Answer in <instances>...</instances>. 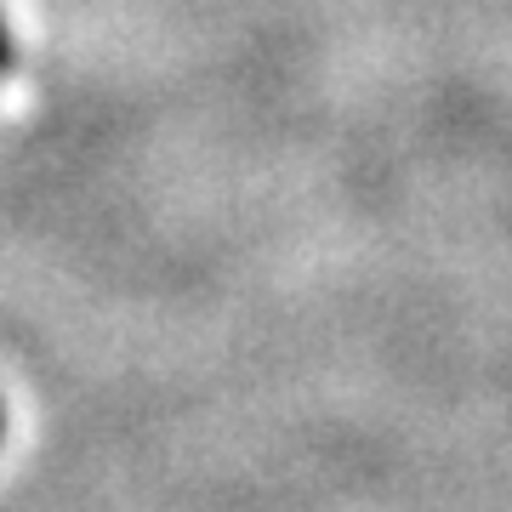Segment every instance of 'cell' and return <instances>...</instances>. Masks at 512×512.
I'll return each mask as SVG.
<instances>
[{
    "label": "cell",
    "instance_id": "6da1fadb",
    "mask_svg": "<svg viewBox=\"0 0 512 512\" xmlns=\"http://www.w3.org/2000/svg\"><path fill=\"white\" fill-rule=\"evenodd\" d=\"M12 69V40H6V23H0V74Z\"/></svg>",
    "mask_w": 512,
    "mask_h": 512
}]
</instances>
